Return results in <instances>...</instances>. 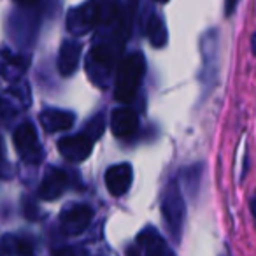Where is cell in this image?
I'll use <instances>...</instances> for the list:
<instances>
[{"label": "cell", "mask_w": 256, "mask_h": 256, "mask_svg": "<svg viewBox=\"0 0 256 256\" xmlns=\"http://www.w3.org/2000/svg\"><path fill=\"white\" fill-rule=\"evenodd\" d=\"M146 72V60L140 53L128 54L120 64L116 72V90L114 96L120 102H130L139 88L140 79Z\"/></svg>", "instance_id": "obj_1"}, {"label": "cell", "mask_w": 256, "mask_h": 256, "mask_svg": "<svg viewBox=\"0 0 256 256\" xmlns=\"http://www.w3.org/2000/svg\"><path fill=\"white\" fill-rule=\"evenodd\" d=\"M100 20H102V4H98L96 0H88L68 11L67 28L74 36H84Z\"/></svg>", "instance_id": "obj_2"}, {"label": "cell", "mask_w": 256, "mask_h": 256, "mask_svg": "<svg viewBox=\"0 0 256 256\" xmlns=\"http://www.w3.org/2000/svg\"><path fill=\"white\" fill-rule=\"evenodd\" d=\"M12 139H14V146L25 164H40V160H42V148H40L36 126L30 121H25V123H22L16 128Z\"/></svg>", "instance_id": "obj_3"}, {"label": "cell", "mask_w": 256, "mask_h": 256, "mask_svg": "<svg viewBox=\"0 0 256 256\" xmlns=\"http://www.w3.org/2000/svg\"><path fill=\"white\" fill-rule=\"evenodd\" d=\"M184 210L186 206L178 182H168L164 193V200H162V212H164V220L168 230L174 234L176 238L179 237V230H181L182 220H184Z\"/></svg>", "instance_id": "obj_4"}, {"label": "cell", "mask_w": 256, "mask_h": 256, "mask_svg": "<svg viewBox=\"0 0 256 256\" xmlns=\"http://www.w3.org/2000/svg\"><path fill=\"white\" fill-rule=\"evenodd\" d=\"M110 68H112V53L107 46H95L88 54L86 60V70L93 82L98 88H106L110 79Z\"/></svg>", "instance_id": "obj_5"}, {"label": "cell", "mask_w": 256, "mask_h": 256, "mask_svg": "<svg viewBox=\"0 0 256 256\" xmlns=\"http://www.w3.org/2000/svg\"><path fill=\"white\" fill-rule=\"evenodd\" d=\"M93 218V209L86 204H74L64 209L60 216L62 230L68 235H79L90 226Z\"/></svg>", "instance_id": "obj_6"}, {"label": "cell", "mask_w": 256, "mask_h": 256, "mask_svg": "<svg viewBox=\"0 0 256 256\" xmlns=\"http://www.w3.org/2000/svg\"><path fill=\"white\" fill-rule=\"evenodd\" d=\"M93 139L88 134H78V136H68L58 140V151L62 156L68 162H84L92 154Z\"/></svg>", "instance_id": "obj_7"}, {"label": "cell", "mask_w": 256, "mask_h": 256, "mask_svg": "<svg viewBox=\"0 0 256 256\" xmlns=\"http://www.w3.org/2000/svg\"><path fill=\"white\" fill-rule=\"evenodd\" d=\"M30 104V92L26 84H14L0 98V116L11 118L16 116L20 110H25Z\"/></svg>", "instance_id": "obj_8"}, {"label": "cell", "mask_w": 256, "mask_h": 256, "mask_svg": "<svg viewBox=\"0 0 256 256\" xmlns=\"http://www.w3.org/2000/svg\"><path fill=\"white\" fill-rule=\"evenodd\" d=\"M28 68V60L11 50H0V76L9 82H18Z\"/></svg>", "instance_id": "obj_9"}, {"label": "cell", "mask_w": 256, "mask_h": 256, "mask_svg": "<svg viewBox=\"0 0 256 256\" xmlns=\"http://www.w3.org/2000/svg\"><path fill=\"white\" fill-rule=\"evenodd\" d=\"M132 184V167L128 164H118L107 168L106 186L107 192L114 196H121L128 192Z\"/></svg>", "instance_id": "obj_10"}, {"label": "cell", "mask_w": 256, "mask_h": 256, "mask_svg": "<svg viewBox=\"0 0 256 256\" xmlns=\"http://www.w3.org/2000/svg\"><path fill=\"white\" fill-rule=\"evenodd\" d=\"M137 120L136 110L128 109V107H120V109L112 110V116H110V130L116 137H130L136 134Z\"/></svg>", "instance_id": "obj_11"}, {"label": "cell", "mask_w": 256, "mask_h": 256, "mask_svg": "<svg viewBox=\"0 0 256 256\" xmlns=\"http://www.w3.org/2000/svg\"><path fill=\"white\" fill-rule=\"evenodd\" d=\"M40 124L44 126V130L50 134L60 132V130H67L74 124L76 116L68 110L62 109H44L39 116Z\"/></svg>", "instance_id": "obj_12"}, {"label": "cell", "mask_w": 256, "mask_h": 256, "mask_svg": "<svg viewBox=\"0 0 256 256\" xmlns=\"http://www.w3.org/2000/svg\"><path fill=\"white\" fill-rule=\"evenodd\" d=\"M81 44L76 40H65L60 48V54H58V70L62 76H70L76 72L79 65V58H81Z\"/></svg>", "instance_id": "obj_13"}, {"label": "cell", "mask_w": 256, "mask_h": 256, "mask_svg": "<svg viewBox=\"0 0 256 256\" xmlns=\"http://www.w3.org/2000/svg\"><path fill=\"white\" fill-rule=\"evenodd\" d=\"M68 178L64 170H51L50 174L44 178L42 184L39 188V196L42 200H56L58 196L64 195V192L67 190Z\"/></svg>", "instance_id": "obj_14"}, {"label": "cell", "mask_w": 256, "mask_h": 256, "mask_svg": "<svg viewBox=\"0 0 256 256\" xmlns=\"http://www.w3.org/2000/svg\"><path fill=\"white\" fill-rule=\"evenodd\" d=\"M137 240L146 249V256H174V252L170 251L167 242L153 228H146L144 232H140Z\"/></svg>", "instance_id": "obj_15"}, {"label": "cell", "mask_w": 256, "mask_h": 256, "mask_svg": "<svg viewBox=\"0 0 256 256\" xmlns=\"http://www.w3.org/2000/svg\"><path fill=\"white\" fill-rule=\"evenodd\" d=\"M146 36L154 48H164L165 44H167V39H168L167 26H165L164 20H162L160 16H151V18L148 20Z\"/></svg>", "instance_id": "obj_16"}, {"label": "cell", "mask_w": 256, "mask_h": 256, "mask_svg": "<svg viewBox=\"0 0 256 256\" xmlns=\"http://www.w3.org/2000/svg\"><path fill=\"white\" fill-rule=\"evenodd\" d=\"M6 248L12 256H34L32 246L25 240H20V238L8 237L6 238Z\"/></svg>", "instance_id": "obj_17"}, {"label": "cell", "mask_w": 256, "mask_h": 256, "mask_svg": "<svg viewBox=\"0 0 256 256\" xmlns=\"http://www.w3.org/2000/svg\"><path fill=\"white\" fill-rule=\"evenodd\" d=\"M102 132H104V118L102 116L93 118V120L90 121L88 124H86V132L84 134H88V136L92 137L93 140H95L96 137L102 136Z\"/></svg>", "instance_id": "obj_18"}, {"label": "cell", "mask_w": 256, "mask_h": 256, "mask_svg": "<svg viewBox=\"0 0 256 256\" xmlns=\"http://www.w3.org/2000/svg\"><path fill=\"white\" fill-rule=\"evenodd\" d=\"M54 256H86V251L82 248H64L54 252Z\"/></svg>", "instance_id": "obj_19"}, {"label": "cell", "mask_w": 256, "mask_h": 256, "mask_svg": "<svg viewBox=\"0 0 256 256\" xmlns=\"http://www.w3.org/2000/svg\"><path fill=\"white\" fill-rule=\"evenodd\" d=\"M8 164H6V158H4V146H2V140H0V176H6L8 178V174H6V170H8Z\"/></svg>", "instance_id": "obj_20"}, {"label": "cell", "mask_w": 256, "mask_h": 256, "mask_svg": "<svg viewBox=\"0 0 256 256\" xmlns=\"http://www.w3.org/2000/svg\"><path fill=\"white\" fill-rule=\"evenodd\" d=\"M237 2H238V0H226V4H224V12H226L228 16L235 11V8H237Z\"/></svg>", "instance_id": "obj_21"}, {"label": "cell", "mask_w": 256, "mask_h": 256, "mask_svg": "<svg viewBox=\"0 0 256 256\" xmlns=\"http://www.w3.org/2000/svg\"><path fill=\"white\" fill-rule=\"evenodd\" d=\"M14 2H18L20 6H25V8H28V6L37 4V0H14Z\"/></svg>", "instance_id": "obj_22"}, {"label": "cell", "mask_w": 256, "mask_h": 256, "mask_svg": "<svg viewBox=\"0 0 256 256\" xmlns=\"http://www.w3.org/2000/svg\"><path fill=\"white\" fill-rule=\"evenodd\" d=\"M251 212H252V216L256 218V198L251 200Z\"/></svg>", "instance_id": "obj_23"}, {"label": "cell", "mask_w": 256, "mask_h": 256, "mask_svg": "<svg viewBox=\"0 0 256 256\" xmlns=\"http://www.w3.org/2000/svg\"><path fill=\"white\" fill-rule=\"evenodd\" d=\"M252 53L256 54V34L252 36Z\"/></svg>", "instance_id": "obj_24"}, {"label": "cell", "mask_w": 256, "mask_h": 256, "mask_svg": "<svg viewBox=\"0 0 256 256\" xmlns=\"http://www.w3.org/2000/svg\"><path fill=\"white\" fill-rule=\"evenodd\" d=\"M156 2H158V4H167L168 0H156Z\"/></svg>", "instance_id": "obj_25"}]
</instances>
